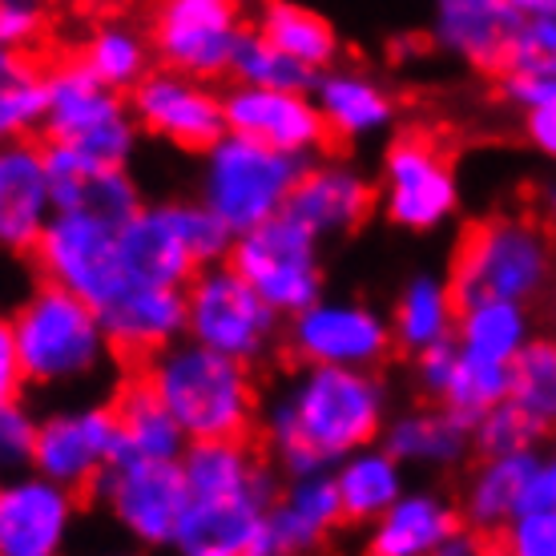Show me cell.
Segmentation results:
<instances>
[{
    "instance_id": "f6af8a7d",
    "label": "cell",
    "mask_w": 556,
    "mask_h": 556,
    "mask_svg": "<svg viewBox=\"0 0 556 556\" xmlns=\"http://www.w3.org/2000/svg\"><path fill=\"white\" fill-rule=\"evenodd\" d=\"M25 371H21V355H16V334H13V315L0 311V407L25 400Z\"/></svg>"
},
{
    "instance_id": "8fae6325",
    "label": "cell",
    "mask_w": 556,
    "mask_h": 556,
    "mask_svg": "<svg viewBox=\"0 0 556 556\" xmlns=\"http://www.w3.org/2000/svg\"><path fill=\"white\" fill-rule=\"evenodd\" d=\"M89 496L129 544L146 553H166L190 504V484L178 459H141L122 452Z\"/></svg>"
},
{
    "instance_id": "30bf717a",
    "label": "cell",
    "mask_w": 556,
    "mask_h": 556,
    "mask_svg": "<svg viewBox=\"0 0 556 556\" xmlns=\"http://www.w3.org/2000/svg\"><path fill=\"white\" fill-rule=\"evenodd\" d=\"M379 206L407 235H435L459 214V174L431 134L407 129L391 138L379 169Z\"/></svg>"
},
{
    "instance_id": "60d3db41",
    "label": "cell",
    "mask_w": 556,
    "mask_h": 556,
    "mask_svg": "<svg viewBox=\"0 0 556 556\" xmlns=\"http://www.w3.org/2000/svg\"><path fill=\"white\" fill-rule=\"evenodd\" d=\"M45 122V73L16 85H0V141L41 134Z\"/></svg>"
},
{
    "instance_id": "4dcf8cb0",
    "label": "cell",
    "mask_w": 556,
    "mask_h": 556,
    "mask_svg": "<svg viewBox=\"0 0 556 556\" xmlns=\"http://www.w3.org/2000/svg\"><path fill=\"white\" fill-rule=\"evenodd\" d=\"M331 480L343 504V520L355 529L371 525L407 492V468L383 444L355 447L331 468Z\"/></svg>"
},
{
    "instance_id": "c3c4849f",
    "label": "cell",
    "mask_w": 556,
    "mask_h": 556,
    "mask_svg": "<svg viewBox=\"0 0 556 556\" xmlns=\"http://www.w3.org/2000/svg\"><path fill=\"white\" fill-rule=\"evenodd\" d=\"M435 556H504V553H501V544H496V536L476 532V529H459Z\"/></svg>"
},
{
    "instance_id": "f907efd6",
    "label": "cell",
    "mask_w": 556,
    "mask_h": 556,
    "mask_svg": "<svg viewBox=\"0 0 556 556\" xmlns=\"http://www.w3.org/2000/svg\"><path fill=\"white\" fill-rule=\"evenodd\" d=\"M520 13H556V0H513Z\"/></svg>"
},
{
    "instance_id": "7a4b0ae2",
    "label": "cell",
    "mask_w": 556,
    "mask_h": 556,
    "mask_svg": "<svg viewBox=\"0 0 556 556\" xmlns=\"http://www.w3.org/2000/svg\"><path fill=\"white\" fill-rule=\"evenodd\" d=\"M9 315L28 391L70 400L117 376L122 359L105 334L101 311L81 294L41 278Z\"/></svg>"
},
{
    "instance_id": "f5cc1de1",
    "label": "cell",
    "mask_w": 556,
    "mask_h": 556,
    "mask_svg": "<svg viewBox=\"0 0 556 556\" xmlns=\"http://www.w3.org/2000/svg\"><path fill=\"white\" fill-rule=\"evenodd\" d=\"M93 556H138V553H93Z\"/></svg>"
},
{
    "instance_id": "e575fe53",
    "label": "cell",
    "mask_w": 556,
    "mask_h": 556,
    "mask_svg": "<svg viewBox=\"0 0 556 556\" xmlns=\"http://www.w3.org/2000/svg\"><path fill=\"white\" fill-rule=\"evenodd\" d=\"M254 28L266 41L278 45L282 53H291L294 61H303L311 70H327L339 61V33L331 28L327 16L315 9H303L299 0H263Z\"/></svg>"
},
{
    "instance_id": "2e32d148",
    "label": "cell",
    "mask_w": 556,
    "mask_h": 556,
    "mask_svg": "<svg viewBox=\"0 0 556 556\" xmlns=\"http://www.w3.org/2000/svg\"><path fill=\"white\" fill-rule=\"evenodd\" d=\"M129 110L146 138L166 141L186 153H206L223 134H230L223 89L214 81L190 77V73L166 70V65H153L129 89Z\"/></svg>"
},
{
    "instance_id": "8d00e7d4",
    "label": "cell",
    "mask_w": 556,
    "mask_h": 556,
    "mask_svg": "<svg viewBox=\"0 0 556 556\" xmlns=\"http://www.w3.org/2000/svg\"><path fill=\"white\" fill-rule=\"evenodd\" d=\"M513 400L525 416H532L544 431H556V334H541L513 359Z\"/></svg>"
},
{
    "instance_id": "1f68e13d",
    "label": "cell",
    "mask_w": 556,
    "mask_h": 556,
    "mask_svg": "<svg viewBox=\"0 0 556 556\" xmlns=\"http://www.w3.org/2000/svg\"><path fill=\"white\" fill-rule=\"evenodd\" d=\"M536 339V315L529 303H513V299H472L459 303L456 319V343L464 355L488 363H504L513 367V359Z\"/></svg>"
},
{
    "instance_id": "6da1fadb",
    "label": "cell",
    "mask_w": 556,
    "mask_h": 556,
    "mask_svg": "<svg viewBox=\"0 0 556 556\" xmlns=\"http://www.w3.org/2000/svg\"><path fill=\"white\" fill-rule=\"evenodd\" d=\"M391 416L388 379L371 367L299 363L258 412V447L282 480L331 472L355 447L379 444Z\"/></svg>"
},
{
    "instance_id": "7402d4cb",
    "label": "cell",
    "mask_w": 556,
    "mask_h": 556,
    "mask_svg": "<svg viewBox=\"0 0 556 556\" xmlns=\"http://www.w3.org/2000/svg\"><path fill=\"white\" fill-rule=\"evenodd\" d=\"M379 444L388 447L407 472L428 476L459 472L476 456L472 419H464L444 404H431V400L391 412Z\"/></svg>"
},
{
    "instance_id": "3957f363",
    "label": "cell",
    "mask_w": 556,
    "mask_h": 556,
    "mask_svg": "<svg viewBox=\"0 0 556 556\" xmlns=\"http://www.w3.org/2000/svg\"><path fill=\"white\" fill-rule=\"evenodd\" d=\"M138 376L178 419L186 440H251L258 431L263 388L251 363L178 339L138 363Z\"/></svg>"
},
{
    "instance_id": "4316f807",
    "label": "cell",
    "mask_w": 556,
    "mask_h": 556,
    "mask_svg": "<svg viewBox=\"0 0 556 556\" xmlns=\"http://www.w3.org/2000/svg\"><path fill=\"white\" fill-rule=\"evenodd\" d=\"M520 9L513 0H431V45L484 73H501Z\"/></svg>"
},
{
    "instance_id": "f1b7e54d",
    "label": "cell",
    "mask_w": 556,
    "mask_h": 556,
    "mask_svg": "<svg viewBox=\"0 0 556 556\" xmlns=\"http://www.w3.org/2000/svg\"><path fill=\"white\" fill-rule=\"evenodd\" d=\"M532 464H536V447L532 452H508V456H472L456 492L464 529L496 536L516 513H525L529 508Z\"/></svg>"
},
{
    "instance_id": "484cf974",
    "label": "cell",
    "mask_w": 556,
    "mask_h": 556,
    "mask_svg": "<svg viewBox=\"0 0 556 556\" xmlns=\"http://www.w3.org/2000/svg\"><path fill=\"white\" fill-rule=\"evenodd\" d=\"M278 492H242V496H190L169 541V556H247L258 541L266 508Z\"/></svg>"
},
{
    "instance_id": "8992f818",
    "label": "cell",
    "mask_w": 556,
    "mask_h": 556,
    "mask_svg": "<svg viewBox=\"0 0 556 556\" xmlns=\"http://www.w3.org/2000/svg\"><path fill=\"white\" fill-rule=\"evenodd\" d=\"M303 166V157L270 150L247 134H223L202 153L198 202L214 210L230 235H242L287 210Z\"/></svg>"
},
{
    "instance_id": "277c9868",
    "label": "cell",
    "mask_w": 556,
    "mask_h": 556,
    "mask_svg": "<svg viewBox=\"0 0 556 556\" xmlns=\"http://www.w3.org/2000/svg\"><path fill=\"white\" fill-rule=\"evenodd\" d=\"M447 278L459 303L513 299L536 306L556 282V238L532 214H492L459 238Z\"/></svg>"
},
{
    "instance_id": "681fc988",
    "label": "cell",
    "mask_w": 556,
    "mask_h": 556,
    "mask_svg": "<svg viewBox=\"0 0 556 556\" xmlns=\"http://www.w3.org/2000/svg\"><path fill=\"white\" fill-rule=\"evenodd\" d=\"M532 218L556 238V174L536 181V190H532Z\"/></svg>"
},
{
    "instance_id": "9c48e42d",
    "label": "cell",
    "mask_w": 556,
    "mask_h": 556,
    "mask_svg": "<svg viewBox=\"0 0 556 556\" xmlns=\"http://www.w3.org/2000/svg\"><path fill=\"white\" fill-rule=\"evenodd\" d=\"M226 263L235 266L282 319L311 306L327 287L323 242L287 210L270 223H258L254 230L235 235Z\"/></svg>"
},
{
    "instance_id": "ee69618b",
    "label": "cell",
    "mask_w": 556,
    "mask_h": 556,
    "mask_svg": "<svg viewBox=\"0 0 556 556\" xmlns=\"http://www.w3.org/2000/svg\"><path fill=\"white\" fill-rule=\"evenodd\" d=\"M37 428H41V412L28 407L25 400L0 407V464H4V472L33 468Z\"/></svg>"
},
{
    "instance_id": "816d5d0a",
    "label": "cell",
    "mask_w": 556,
    "mask_h": 556,
    "mask_svg": "<svg viewBox=\"0 0 556 556\" xmlns=\"http://www.w3.org/2000/svg\"><path fill=\"white\" fill-rule=\"evenodd\" d=\"M544 306H548V331L556 334V282H553V291H548V299H544Z\"/></svg>"
},
{
    "instance_id": "f35d334b",
    "label": "cell",
    "mask_w": 556,
    "mask_h": 556,
    "mask_svg": "<svg viewBox=\"0 0 556 556\" xmlns=\"http://www.w3.org/2000/svg\"><path fill=\"white\" fill-rule=\"evenodd\" d=\"M504 77H556V13H520L504 49Z\"/></svg>"
},
{
    "instance_id": "e0dca14e",
    "label": "cell",
    "mask_w": 556,
    "mask_h": 556,
    "mask_svg": "<svg viewBox=\"0 0 556 556\" xmlns=\"http://www.w3.org/2000/svg\"><path fill=\"white\" fill-rule=\"evenodd\" d=\"M85 492L49 480L37 468L0 480V556H65L81 525Z\"/></svg>"
},
{
    "instance_id": "5b68a950",
    "label": "cell",
    "mask_w": 556,
    "mask_h": 556,
    "mask_svg": "<svg viewBox=\"0 0 556 556\" xmlns=\"http://www.w3.org/2000/svg\"><path fill=\"white\" fill-rule=\"evenodd\" d=\"M117 242L129 282L186 287L202 266L223 263L235 247V235L198 198H174L141 202L122 223Z\"/></svg>"
},
{
    "instance_id": "9a60e30c",
    "label": "cell",
    "mask_w": 556,
    "mask_h": 556,
    "mask_svg": "<svg viewBox=\"0 0 556 556\" xmlns=\"http://www.w3.org/2000/svg\"><path fill=\"white\" fill-rule=\"evenodd\" d=\"M282 348L294 363H319V367H371L379 371L395 351L391 319L367 299L319 294L311 306L287 319Z\"/></svg>"
},
{
    "instance_id": "603a6c76",
    "label": "cell",
    "mask_w": 556,
    "mask_h": 556,
    "mask_svg": "<svg viewBox=\"0 0 556 556\" xmlns=\"http://www.w3.org/2000/svg\"><path fill=\"white\" fill-rule=\"evenodd\" d=\"M464 529L456 496L431 484H407V492L379 513L371 525H363V556H435L456 532Z\"/></svg>"
},
{
    "instance_id": "ac0fdd59",
    "label": "cell",
    "mask_w": 556,
    "mask_h": 556,
    "mask_svg": "<svg viewBox=\"0 0 556 556\" xmlns=\"http://www.w3.org/2000/svg\"><path fill=\"white\" fill-rule=\"evenodd\" d=\"M343 525L348 520L331 472L291 476L278 484L275 504L266 508L258 541L247 556H327Z\"/></svg>"
},
{
    "instance_id": "d6a6232c",
    "label": "cell",
    "mask_w": 556,
    "mask_h": 556,
    "mask_svg": "<svg viewBox=\"0 0 556 556\" xmlns=\"http://www.w3.org/2000/svg\"><path fill=\"white\" fill-rule=\"evenodd\" d=\"M113 412H117V428H122V452L141 459H181L190 447L186 431L178 419L169 416L166 404L150 391V383L134 371L122 376L110 395Z\"/></svg>"
},
{
    "instance_id": "74e56055",
    "label": "cell",
    "mask_w": 556,
    "mask_h": 556,
    "mask_svg": "<svg viewBox=\"0 0 556 556\" xmlns=\"http://www.w3.org/2000/svg\"><path fill=\"white\" fill-rule=\"evenodd\" d=\"M508 388H513V367L476 359V355H464V351L456 348L447 383H444V391H440V404L476 424L484 412H492L496 404L508 400Z\"/></svg>"
},
{
    "instance_id": "44dd1931",
    "label": "cell",
    "mask_w": 556,
    "mask_h": 556,
    "mask_svg": "<svg viewBox=\"0 0 556 556\" xmlns=\"http://www.w3.org/2000/svg\"><path fill=\"white\" fill-rule=\"evenodd\" d=\"M56 214L45 138L0 141V254L25 258Z\"/></svg>"
},
{
    "instance_id": "db71d44e",
    "label": "cell",
    "mask_w": 556,
    "mask_h": 556,
    "mask_svg": "<svg viewBox=\"0 0 556 556\" xmlns=\"http://www.w3.org/2000/svg\"><path fill=\"white\" fill-rule=\"evenodd\" d=\"M77 4H105V0H77Z\"/></svg>"
},
{
    "instance_id": "d4e9b609",
    "label": "cell",
    "mask_w": 556,
    "mask_h": 556,
    "mask_svg": "<svg viewBox=\"0 0 556 556\" xmlns=\"http://www.w3.org/2000/svg\"><path fill=\"white\" fill-rule=\"evenodd\" d=\"M45 157H49V181H53L56 210L93 214V218L122 226L146 202L129 166H110V162H98L89 153L53 146V141H45Z\"/></svg>"
},
{
    "instance_id": "d590c367",
    "label": "cell",
    "mask_w": 556,
    "mask_h": 556,
    "mask_svg": "<svg viewBox=\"0 0 556 556\" xmlns=\"http://www.w3.org/2000/svg\"><path fill=\"white\" fill-rule=\"evenodd\" d=\"M319 70H311L303 61H294L291 53H282L278 45H270L258 28H247L242 41L230 61V81L238 85H258V89H291V93H311Z\"/></svg>"
},
{
    "instance_id": "f546056e",
    "label": "cell",
    "mask_w": 556,
    "mask_h": 556,
    "mask_svg": "<svg viewBox=\"0 0 556 556\" xmlns=\"http://www.w3.org/2000/svg\"><path fill=\"white\" fill-rule=\"evenodd\" d=\"M388 319L395 351H404L407 359H416L440 343H452L459 319V294L452 287V278L435 275V270L412 275L395 294Z\"/></svg>"
},
{
    "instance_id": "ba28073f",
    "label": "cell",
    "mask_w": 556,
    "mask_h": 556,
    "mask_svg": "<svg viewBox=\"0 0 556 556\" xmlns=\"http://www.w3.org/2000/svg\"><path fill=\"white\" fill-rule=\"evenodd\" d=\"M186 339L258 367L282 348L287 319L223 258L186 282Z\"/></svg>"
},
{
    "instance_id": "11a10c76",
    "label": "cell",
    "mask_w": 556,
    "mask_h": 556,
    "mask_svg": "<svg viewBox=\"0 0 556 556\" xmlns=\"http://www.w3.org/2000/svg\"><path fill=\"white\" fill-rule=\"evenodd\" d=\"M0 480H4V464H0Z\"/></svg>"
},
{
    "instance_id": "83f0119b",
    "label": "cell",
    "mask_w": 556,
    "mask_h": 556,
    "mask_svg": "<svg viewBox=\"0 0 556 556\" xmlns=\"http://www.w3.org/2000/svg\"><path fill=\"white\" fill-rule=\"evenodd\" d=\"M311 98L319 105L331 141L339 146H363L388 134L395 122L391 89L355 65H327L311 85Z\"/></svg>"
},
{
    "instance_id": "b9f144b4",
    "label": "cell",
    "mask_w": 556,
    "mask_h": 556,
    "mask_svg": "<svg viewBox=\"0 0 556 556\" xmlns=\"http://www.w3.org/2000/svg\"><path fill=\"white\" fill-rule=\"evenodd\" d=\"M53 25V0H0V45L37 53Z\"/></svg>"
},
{
    "instance_id": "7dc6e473",
    "label": "cell",
    "mask_w": 556,
    "mask_h": 556,
    "mask_svg": "<svg viewBox=\"0 0 556 556\" xmlns=\"http://www.w3.org/2000/svg\"><path fill=\"white\" fill-rule=\"evenodd\" d=\"M501 98L513 105V110H525L532 101L553 98L556 101V77L553 81H536V77H504L501 73Z\"/></svg>"
},
{
    "instance_id": "4fadbf2b",
    "label": "cell",
    "mask_w": 556,
    "mask_h": 556,
    "mask_svg": "<svg viewBox=\"0 0 556 556\" xmlns=\"http://www.w3.org/2000/svg\"><path fill=\"white\" fill-rule=\"evenodd\" d=\"M117 456H122V428L110 400L70 395L41 412L33 468L49 480H61L73 492H93L101 476L117 464Z\"/></svg>"
},
{
    "instance_id": "7bdbcfd3",
    "label": "cell",
    "mask_w": 556,
    "mask_h": 556,
    "mask_svg": "<svg viewBox=\"0 0 556 556\" xmlns=\"http://www.w3.org/2000/svg\"><path fill=\"white\" fill-rule=\"evenodd\" d=\"M504 556H556V508H525L496 532Z\"/></svg>"
},
{
    "instance_id": "ab89813d",
    "label": "cell",
    "mask_w": 556,
    "mask_h": 556,
    "mask_svg": "<svg viewBox=\"0 0 556 556\" xmlns=\"http://www.w3.org/2000/svg\"><path fill=\"white\" fill-rule=\"evenodd\" d=\"M548 431L536 424L532 416H525L513 400L496 404L492 412L472 424V440H476V456H508V452H532V447L544 444Z\"/></svg>"
},
{
    "instance_id": "7c38bea8",
    "label": "cell",
    "mask_w": 556,
    "mask_h": 556,
    "mask_svg": "<svg viewBox=\"0 0 556 556\" xmlns=\"http://www.w3.org/2000/svg\"><path fill=\"white\" fill-rule=\"evenodd\" d=\"M146 28L157 65L223 81L251 21L242 0H153Z\"/></svg>"
},
{
    "instance_id": "bcb514c9",
    "label": "cell",
    "mask_w": 556,
    "mask_h": 556,
    "mask_svg": "<svg viewBox=\"0 0 556 556\" xmlns=\"http://www.w3.org/2000/svg\"><path fill=\"white\" fill-rule=\"evenodd\" d=\"M529 508H556V444L536 447L529 480Z\"/></svg>"
},
{
    "instance_id": "d6986e66",
    "label": "cell",
    "mask_w": 556,
    "mask_h": 556,
    "mask_svg": "<svg viewBox=\"0 0 556 556\" xmlns=\"http://www.w3.org/2000/svg\"><path fill=\"white\" fill-rule=\"evenodd\" d=\"M226 129L247 134L270 150L294 153V157H319L327 150V122L311 93H291V89H258V85H226L223 89Z\"/></svg>"
},
{
    "instance_id": "836d02e7",
    "label": "cell",
    "mask_w": 556,
    "mask_h": 556,
    "mask_svg": "<svg viewBox=\"0 0 556 556\" xmlns=\"http://www.w3.org/2000/svg\"><path fill=\"white\" fill-rule=\"evenodd\" d=\"M77 61L101 85H110L117 93H129L157 65L150 28L129 21V16H101V21H93L85 41L77 45Z\"/></svg>"
},
{
    "instance_id": "ffe728a7",
    "label": "cell",
    "mask_w": 556,
    "mask_h": 556,
    "mask_svg": "<svg viewBox=\"0 0 556 556\" xmlns=\"http://www.w3.org/2000/svg\"><path fill=\"white\" fill-rule=\"evenodd\" d=\"M379 206L376 181L367 178L348 157H311L294 181V194L287 202V214L319 238H348L355 235Z\"/></svg>"
},
{
    "instance_id": "52a82bcc",
    "label": "cell",
    "mask_w": 556,
    "mask_h": 556,
    "mask_svg": "<svg viewBox=\"0 0 556 556\" xmlns=\"http://www.w3.org/2000/svg\"><path fill=\"white\" fill-rule=\"evenodd\" d=\"M41 138L110 166H129L138 157L141 126L129 110V93L101 85L77 56H70L45 70Z\"/></svg>"
},
{
    "instance_id": "cb8c5ba5",
    "label": "cell",
    "mask_w": 556,
    "mask_h": 556,
    "mask_svg": "<svg viewBox=\"0 0 556 556\" xmlns=\"http://www.w3.org/2000/svg\"><path fill=\"white\" fill-rule=\"evenodd\" d=\"M98 311L117 359L126 363H146L169 343L186 339V287L126 282Z\"/></svg>"
},
{
    "instance_id": "5bb4252c",
    "label": "cell",
    "mask_w": 556,
    "mask_h": 556,
    "mask_svg": "<svg viewBox=\"0 0 556 556\" xmlns=\"http://www.w3.org/2000/svg\"><path fill=\"white\" fill-rule=\"evenodd\" d=\"M117 230H122L117 223H105L93 214L56 210L41 242L28 254L37 266V278L81 294L85 303L105 306L129 282Z\"/></svg>"
}]
</instances>
